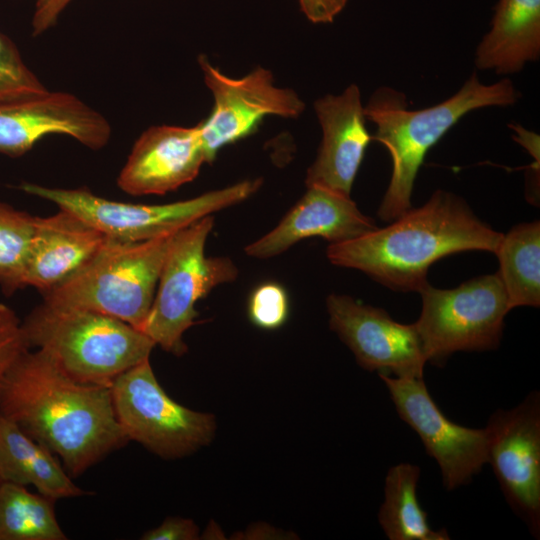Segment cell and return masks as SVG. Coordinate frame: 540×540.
<instances>
[{
    "label": "cell",
    "mask_w": 540,
    "mask_h": 540,
    "mask_svg": "<svg viewBox=\"0 0 540 540\" xmlns=\"http://www.w3.org/2000/svg\"><path fill=\"white\" fill-rule=\"evenodd\" d=\"M0 414L58 456L71 477L129 441L110 386L77 381L39 349L24 351L6 373Z\"/></svg>",
    "instance_id": "cell-1"
},
{
    "label": "cell",
    "mask_w": 540,
    "mask_h": 540,
    "mask_svg": "<svg viewBox=\"0 0 540 540\" xmlns=\"http://www.w3.org/2000/svg\"><path fill=\"white\" fill-rule=\"evenodd\" d=\"M503 234L481 221L461 197L437 190L382 229L327 248L329 261L357 269L396 291L419 292L429 267L458 252L496 253Z\"/></svg>",
    "instance_id": "cell-2"
},
{
    "label": "cell",
    "mask_w": 540,
    "mask_h": 540,
    "mask_svg": "<svg viewBox=\"0 0 540 540\" xmlns=\"http://www.w3.org/2000/svg\"><path fill=\"white\" fill-rule=\"evenodd\" d=\"M520 97L510 79L481 83L475 72L452 97L421 110L408 109L405 95L392 88L374 92L364 108L376 131L372 139L384 145L392 159L389 186L378 216L392 221L411 207V194L426 153L470 111L488 106H508Z\"/></svg>",
    "instance_id": "cell-3"
},
{
    "label": "cell",
    "mask_w": 540,
    "mask_h": 540,
    "mask_svg": "<svg viewBox=\"0 0 540 540\" xmlns=\"http://www.w3.org/2000/svg\"><path fill=\"white\" fill-rule=\"evenodd\" d=\"M28 347L42 350L77 381L110 386L149 359L154 342L115 317L41 303L22 321Z\"/></svg>",
    "instance_id": "cell-4"
},
{
    "label": "cell",
    "mask_w": 540,
    "mask_h": 540,
    "mask_svg": "<svg viewBox=\"0 0 540 540\" xmlns=\"http://www.w3.org/2000/svg\"><path fill=\"white\" fill-rule=\"evenodd\" d=\"M176 232L139 242L108 237L102 249L80 271L41 294L43 303L100 312L140 330Z\"/></svg>",
    "instance_id": "cell-5"
},
{
    "label": "cell",
    "mask_w": 540,
    "mask_h": 540,
    "mask_svg": "<svg viewBox=\"0 0 540 540\" xmlns=\"http://www.w3.org/2000/svg\"><path fill=\"white\" fill-rule=\"evenodd\" d=\"M214 217L178 230L163 262L155 296L140 331L175 356L187 352L184 333L197 323L195 305L216 286L232 282L238 269L227 257H207L206 240Z\"/></svg>",
    "instance_id": "cell-6"
},
{
    "label": "cell",
    "mask_w": 540,
    "mask_h": 540,
    "mask_svg": "<svg viewBox=\"0 0 540 540\" xmlns=\"http://www.w3.org/2000/svg\"><path fill=\"white\" fill-rule=\"evenodd\" d=\"M261 185L260 178L244 180L191 199L155 205L113 201L97 196L87 188H51L24 182L20 189L77 215L111 239L139 242L176 232L241 203Z\"/></svg>",
    "instance_id": "cell-7"
},
{
    "label": "cell",
    "mask_w": 540,
    "mask_h": 540,
    "mask_svg": "<svg viewBox=\"0 0 540 540\" xmlns=\"http://www.w3.org/2000/svg\"><path fill=\"white\" fill-rule=\"evenodd\" d=\"M419 293L422 311L414 325L427 362L440 365L455 352L493 350L500 344L511 307L498 273L454 289L428 283Z\"/></svg>",
    "instance_id": "cell-8"
},
{
    "label": "cell",
    "mask_w": 540,
    "mask_h": 540,
    "mask_svg": "<svg viewBox=\"0 0 540 540\" xmlns=\"http://www.w3.org/2000/svg\"><path fill=\"white\" fill-rule=\"evenodd\" d=\"M117 420L128 440L164 459L188 456L208 445L215 416L172 399L158 382L149 359L117 376L110 385Z\"/></svg>",
    "instance_id": "cell-9"
},
{
    "label": "cell",
    "mask_w": 540,
    "mask_h": 540,
    "mask_svg": "<svg viewBox=\"0 0 540 540\" xmlns=\"http://www.w3.org/2000/svg\"><path fill=\"white\" fill-rule=\"evenodd\" d=\"M487 456L501 490L531 534L540 536V394L497 410L485 427Z\"/></svg>",
    "instance_id": "cell-10"
},
{
    "label": "cell",
    "mask_w": 540,
    "mask_h": 540,
    "mask_svg": "<svg viewBox=\"0 0 540 540\" xmlns=\"http://www.w3.org/2000/svg\"><path fill=\"white\" fill-rule=\"evenodd\" d=\"M198 62L214 97L210 115L197 124L207 163L214 161L223 146L253 133L265 116L294 118L305 108L296 92L274 86L269 70L258 67L243 78L233 79L203 55Z\"/></svg>",
    "instance_id": "cell-11"
},
{
    "label": "cell",
    "mask_w": 540,
    "mask_h": 540,
    "mask_svg": "<svg viewBox=\"0 0 540 540\" xmlns=\"http://www.w3.org/2000/svg\"><path fill=\"white\" fill-rule=\"evenodd\" d=\"M379 376L399 417L436 460L443 486L450 491L471 481L488 463L485 428H468L449 420L430 396L423 378Z\"/></svg>",
    "instance_id": "cell-12"
},
{
    "label": "cell",
    "mask_w": 540,
    "mask_h": 540,
    "mask_svg": "<svg viewBox=\"0 0 540 540\" xmlns=\"http://www.w3.org/2000/svg\"><path fill=\"white\" fill-rule=\"evenodd\" d=\"M326 306L331 330L362 368L399 378H423L427 359L414 323H399L384 309L348 295L331 294Z\"/></svg>",
    "instance_id": "cell-13"
},
{
    "label": "cell",
    "mask_w": 540,
    "mask_h": 540,
    "mask_svg": "<svg viewBox=\"0 0 540 540\" xmlns=\"http://www.w3.org/2000/svg\"><path fill=\"white\" fill-rule=\"evenodd\" d=\"M51 134L71 136L90 149L104 147L108 121L73 94L50 92L0 103V153L19 157Z\"/></svg>",
    "instance_id": "cell-14"
},
{
    "label": "cell",
    "mask_w": 540,
    "mask_h": 540,
    "mask_svg": "<svg viewBox=\"0 0 540 540\" xmlns=\"http://www.w3.org/2000/svg\"><path fill=\"white\" fill-rule=\"evenodd\" d=\"M204 162L198 125L152 126L134 143L117 185L130 195H162L195 179Z\"/></svg>",
    "instance_id": "cell-15"
},
{
    "label": "cell",
    "mask_w": 540,
    "mask_h": 540,
    "mask_svg": "<svg viewBox=\"0 0 540 540\" xmlns=\"http://www.w3.org/2000/svg\"><path fill=\"white\" fill-rule=\"evenodd\" d=\"M314 108L323 138L318 155L307 171L306 186H320L350 197L365 150L372 140L365 127L360 90L352 84L340 95L316 100Z\"/></svg>",
    "instance_id": "cell-16"
},
{
    "label": "cell",
    "mask_w": 540,
    "mask_h": 540,
    "mask_svg": "<svg viewBox=\"0 0 540 540\" xmlns=\"http://www.w3.org/2000/svg\"><path fill=\"white\" fill-rule=\"evenodd\" d=\"M378 227L350 198L320 186H307L302 198L278 225L245 247L248 256L267 259L280 255L300 240L321 237L340 243Z\"/></svg>",
    "instance_id": "cell-17"
},
{
    "label": "cell",
    "mask_w": 540,
    "mask_h": 540,
    "mask_svg": "<svg viewBox=\"0 0 540 540\" xmlns=\"http://www.w3.org/2000/svg\"><path fill=\"white\" fill-rule=\"evenodd\" d=\"M108 237L78 217L59 209L47 217L36 216L25 274V287L41 294L80 271L102 249Z\"/></svg>",
    "instance_id": "cell-18"
},
{
    "label": "cell",
    "mask_w": 540,
    "mask_h": 540,
    "mask_svg": "<svg viewBox=\"0 0 540 540\" xmlns=\"http://www.w3.org/2000/svg\"><path fill=\"white\" fill-rule=\"evenodd\" d=\"M540 55V0H499L475 64L498 74L520 71Z\"/></svg>",
    "instance_id": "cell-19"
},
{
    "label": "cell",
    "mask_w": 540,
    "mask_h": 540,
    "mask_svg": "<svg viewBox=\"0 0 540 540\" xmlns=\"http://www.w3.org/2000/svg\"><path fill=\"white\" fill-rule=\"evenodd\" d=\"M0 482L34 486L55 500L90 494L77 486L54 454L0 414Z\"/></svg>",
    "instance_id": "cell-20"
},
{
    "label": "cell",
    "mask_w": 540,
    "mask_h": 540,
    "mask_svg": "<svg viewBox=\"0 0 540 540\" xmlns=\"http://www.w3.org/2000/svg\"><path fill=\"white\" fill-rule=\"evenodd\" d=\"M420 468L411 463L392 466L385 477L384 502L378 514L390 540H449L445 529L434 530L417 496Z\"/></svg>",
    "instance_id": "cell-21"
},
{
    "label": "cell",
    "mask_w": 540,
    "mask_h": 540,
    "mask_svg": "<svg viewBox=\"0 0 540 540\" xmlns=\"http://www.w3.org/2000/svg\"><path fill=\"white\" fill-rule=\"evenodd\" d=\"M498 273L511 309L540 304V223L525 222L503 235L497 252Z\"/></svg>",
    "instance_id": "cell-22"
},
{
    "label": "cell",
    "mask_w": 540,
    "mask_h": 540,
    "mask_svg": "<svg viewBox=\"0 0 540 540\" xmlns=\"http://www.w3.org/2000/svg\"><path fill=\"white\" fill-rule=\"evenodd\" d=\"M55 499L26 486L0 482V540H65Z\"/></svg>",
    "instance_id": "cell-23"
},
{
    "label": "cell",
    "mask_w": 540,
    "mask_h": 540,
    "mask_svg": "<svg viewBox=\"0 0 540 540\" xmlns=\"http://www.w3.org/2000/svg\"><path fill=\"white\" fill-rule=\"evenodd\" d=\"M36 216L0 202V288L12 295L25 287Z\"/></svg>",
    "instance_id": "cell-24"
},
{
    "label": "cell",
    "mask_w": 540,
    "mask_h": 540,
    "mask_svg": "<svg viewBox=\"0 0 540 540\" xmlns=\"http://www.w3.org/2000/svg\"><path fill=\"white\" fill-rule=\"evenodd\" d=\"M47 91L25 64L16 45L0 33V103L35 97Z\"/></svg>",
    "instance_id": "cell-25"
},
{
    "label": "cell",
    "mask_w": 540,
    "mask_h": 540,
    "mask_svg": "<svg viewBox=\"0 0 540 540\" xmlns=\"http://www.w3.org/2000/svg\"><path fill=\"white\" fill-rule=\"evenodd\" d=\"M248 317L253 325L275 330L284 325L289 315V299L285 288L276 282L258 285L248 300Z\"/></svg>",
    "instance_id": "cell-26"
},
{
    "label": "cell",
    "mask_w": 540,
    "mask_h": 540,
    "mask_svg": "<svg viewBox=\"0 0 540 540\" xmlns=\"http://www.w3.org/2000/svg\"><path fill=\"white\" fill-rule=\"evenodd\" d=\"M28 349L22 321L12 308L0 302V387L10 367Z\"/></svg>",
    "instance_id": "cell-27"
},
{
    "label": "cell",
    "mask_w": 540,
    "mask_h": 540,
    "mask_svg": "<svg viewBox=\"0 0 540 540\" xmlns=\"http://www.w3.org/2000/svg\"><path fill=\"white\" fill-rule=\"evenodd\" d=\"M199 538V529L191 519L168 517L159 526L146 531L143 540H195Z\"/></svg>",
    "instance_id": "cell-28"
},
{
    "label": "cell",
    "mask_w": 540,
    "mask_h": 540,
    "mask_svg": "<svg viewBox=\"0 0 540 540\" xmlns=\"http://www.w3.org/2000/svg\"><path fill=\"white\" fill-rule=\"evenodd\" d=\"M348 0H299L301 10L313 23H330Z\"/></svg>",
    "instance_id": "cell-29"
},
{
    "label": "cell",
    "mask_w": 540,
    "mask_h": 540,
    "mask_svg": "<svg viewBox=\"0 0 540 540\" xmlns=\"http://www.w3.org/2000/svg\"><path fill=\"white\" fill-rule=\"evenodd\" d=\"M71 0H36L32 20L33 35L37 36L53 26Z\"/></svg>",
    "instance_id": "cell-30"
}]
</instances>
